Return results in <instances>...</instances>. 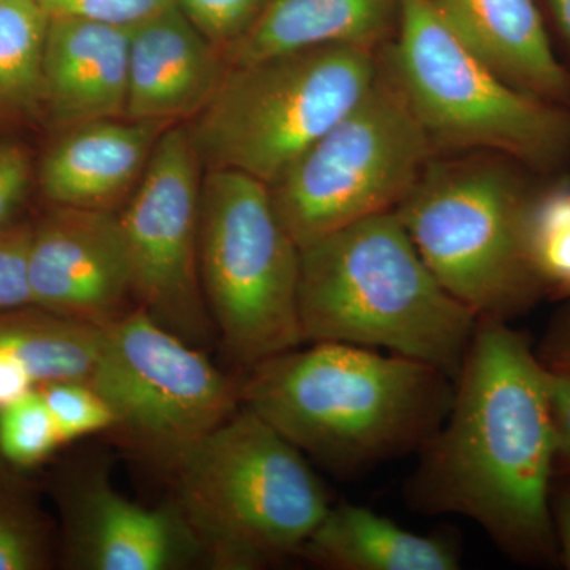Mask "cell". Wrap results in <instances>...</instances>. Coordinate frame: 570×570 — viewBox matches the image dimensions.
Here are the masks:
<instances>
[{"instance_id":"cell-31","label":"cell","mask_w":570,"mask_h":570,"mask_svg":"<svg viewBox=\"0 0 570 570\" xmlns=\"http://www.w3.org/2000/svg\"><path fill=\"white\" fill-rule=\"evenodd\" d=\"M558 560L570 569V480L557 479L550 498Z\"/></svg>"},{"instance_id":"cell-3","label":"cell","mask_w":570,"mask_h":570,"mask_svg":"<svg viewBox=\"0 0 570 570\" xmlns=\"http://www.w3.org/2000/svg\"><path fill=\"white\" fill-rule=\"evenodd\" d=\"M303 343L382 348L455 381L479 317L449 294L395 212L318 239L299 254Z\"/></svg>"},{"instance_id":"cell-16","label":"cell","mask_w":570,"mask_h":570,"mask_svg":"<svg viewBox=\"0 0 570 570\" xmlns=\"http://www.w3.org/2000/svg\"><path fill=\"white\" fill-rule=\"evenodd\" d=\"M456 39L521 92L570 108V71L535 0H430Z\"/></svg>"},{"instance_id":"cell-18","label":"cell","mask_w":570,"mask_h":570,"mask_svg":"<svg viewBox=\"0 0 570 570\" xmlns=\"http://www.w3.org/2000/svg\"><path fill=\"white\" fill-rule=\"evenodd\" d=\"M401 0H264L245 36L225 48L228 67L313 48L374 50L400 20Z\"/></svg>"},{"instance_id":"cell-33","label":"cell","mask_w":570,"mask_h":570,"mask_svg":"<svg viewBox=\"0 0 570 570\" xmlns=\"http://www.w3.org/2000/svg\"><path fill=\"white\" fill-rule=\"evenodd\" d=\"M538 355L547 366L570 370V306L551 324Z\"/></svg>"},{"instance_id":"cell-19","label":"cell","mask_w":570,"mask_h":570,"mask_svg":"<svg viewBox=\"0 0 570 570\" xmlns=\"http://www.w3.org/2000/svg\"><path fill=\"white\" fill-rule=\"evenodd\" d=\"M299 554L332 570L460 568V551L450 540L415 534L374 510L346 502L332 505Z\"/></svg>"},{"instance_id":"cell-27","label":"cell","mask_w":570,"mask_h":570,"mask_svg":"<svg viewBox=\"0 0 570 570\" xmlns=\"http://www.w3.org/2000/svg\"><path fill=\"white\" fill-rule=\"evenodd\" d=\"M31 238L32 225L9 224L0 228V313L32 305Z\"/></svg>"},{"instance_id":"cell-4","label":"cell","mask_w":570,"mask_h":570,"mask_svg":"<svg viewBox=\"0 0 570 570\" xmlns=\"http://www.w3.org/2000/svg\"><path fill=\"white\" fill-rule=\"evenodd\" d=\"M170 474L176 508L214 569H262L299 554L332 509L305 453L243 404Z\"/></svg>"},{"instance_id":"cell-32","label":"cell","mask_w":570,"mask_h":570,"mask_svg":"<svg viewBox=\"0 0 570 570\" xmlns=\"http://www.w3.org/2000/svg\"><path fill=\"white\" fill-rule=\"evenodd\" d=\"M37 389L36 381L20 360L0 348V411Z\"/></svg>"},{"instance_id":"cell-17","label":"cell","mask_w":570,"mask_h":570,"mask_svg":"<svg viewBox=\"0 0 570 570\" xmlns=\"http://www.w3.org/2000/svg\"><path fill=\"white\" fill-rule=\"evenodd\" d=\"M165 129L130 119L69 127L41 163L45 197L56 206L112 213L137 187Z\"/></svg>"},{"instance_id":"cell-30","label":"cell","mask_w":570,"mask_h":570,"mask_svg":"<svg viewBox=\"0 0 570 570\" xmlns=\"http://www.w3.org/2000/svg\"><path fill=\"white\" fill-rule=\"evenodd\" d=\"M546 367L554 444H557L554 480H570V370H558L547 365Z\"/></svg>"},{"instance_id":"cell-7","label":"cell","mask_w":570,"mask_h":570,"mask_svg":"<svg viewBox=\"0 0 570 570\" xmlns=\"http://www.w3.org/2000/svg\"><path fill=\"white\" fill-rule=\"evenodd\" d=\"M381 66L362 47L313 48L228 67L189 129L208 170L272 186L370 91Z\"/></svg>"},{"instance_id":"cell-29","label":"cell","mask_w":570,"mask_h":570,"mask_svg":"<svg viewBox=\"0 0 570 570\" xmlns=\"http://www.w3.org/2000/svg\"><path fill=\"white\" fill-rule=\"evenodd\" d=\"M29 154L13 141H0V228L10 224L31 186Z\"/></svg>"},{"instance_id":"cell-12","label":"cell","mask_w":570,"mask_h":570,"mask_svg":"<svg viewBox=\"0 0 570 570\" xmlns=\"http://www.w3.org/2000/svg\"><path fill=\"white\" fill-rule=\"evenodd\" d=\"M62 561L82 570H176L204 562L200 546L176 504L142 508L111 485L100 469L58 483Z\"/></svg>"},{"instance_id":"cell-25","label":"cell","mask_w":570,"mask_h":570,"mask_svg":"<svg viewBox=\"0 0 570 570\" xmlns=\"http://www.w3.org/2000/svg\"><path fill=\"white\" fill-rule=\"evenodd\" d=\"M37 389L50 409L62 444L115 426L110 406L89 382H48Z\"/></svg>"},{"instance_id":"cell-11","label":"cell","mask_w":570,"mask_h":570,"mask_svg":"<svg viewBox=\"0 0 570 570\" xmlns=\"http://www.w3.org/2000/svg\"><path fill=\"white\" fill-rule=\"evenodd\" d=\"M200 168L189 129L167 127L119 216L134 305L198 348L217 337L198 261Z\"/></svg>"},{"instance_id":"cell-28","label":"cell","mask_w":570,"mask_h":570,"mask_svg":"<svg viewBox=\"0 0 570 570\" xmlns=\"http://www.w3.org/2000/svg\"><path fill=\"white\" fill-rule=\"evenodd\" d=\"M48 17H75L132 28L175 0H37Z\"/></svg>"},{"instance_id":"cell-9","label":"cell","mask_w":570,"mask_h":570,"mask_svg":"<svg viewBox=\"0 0 570 570\" xmlns=\"http://www.w3.org/2000/svg\"><path fill=\"white\" fill-rule=\"evenodd\" d=\"M436 153L406 97L381 69L362 100L269 186L299 249L377 214L395 212Z\"/></svg>"},{"instance_id":"cell-20","label":"cell","mask_w":570,"mask_h":570,"mask_svg":"<svg viewBox=\"0 0 570 570\" xmlns=\"http://www.w3.org/2000/svg\"><path fill=\"white\" fill-rule=\"evenodd\" d=\"M102 337L104 326L39 306L0 313V348L20 360L37 387L58 381L88 382L99 358Z\"/></svg>"},{"instance_id":"cell-14","label":"cell","mask_w":570,"mask_h":570,"mask_svg":"<svg viewBox=\"0 0 570 570\" xmlns=\"http://www.w3.org/2000/svg\"><path fill=\"white\" fill-rule=\"evenodd\" d=\"M228 63L175 2L130 28L126 119L170 126L204 110Z\"/></svg>"},{"instance_id":"cell-24","label":"cell","mask_w":570,"mask_h":570,"mask_svg":"<svg viewBox=\"0 0 570 570\" xmlns=\"http://www.w3.org/2000/svg\"><path fill=\"white\" fill-rule=\"evenodd\" d=\"M62 445L58 428L39 389L0 411V456L17 469L50 459Z\"/></svg>"},{"instance_id":"cell-26","label":"cell","mask_w":570,"mask_h":570,"mask_svg":"<svg viewBox=\"0 0 570 570\" xmlns=\"http://www.w3.org/2000/svg\"><path fill=\"white\" fill-rule=\"evenodd\" d=\"M175 3L224 52L253 26L264 0H175Z\"/></svg>"},{"instance_id":"cell-21","label":"cell","mask_w":570,"mask_h":570,"mask_svg":"<svg viewBox=\"0 0 570 570\" xmlns=\"http://www.w3.org/2000/svg\"><path fill=\"white\" fill-rule=\"evenodd\" d=\"M48 17L37 0H0V116L45 105Z\"/></svg>"},{"instance_id":"cell-34","label":"cell","mask_w":570,"mask_h":570,"mask_svg":"<svg viewBox=\"0 0 570 570\" xmlns=\"http://www.w3.org/2000/svg\"><path fill=\"white\" fill-rule=\"evenodd\" d=\"M546 6L551 24L570 59V0H546Z\"/></svg>"},{"instance_id":"cell-23","label":"cell","mask_w":570,"mask_h":570,"mask_svg":"<svg viewBox=\"0 0 570 570\" xmlns=\"http://www.w3.org/2000/svg\"><path fill=\"white\" fill-rule=\"evenodd\" d=\"M527 246L543 296L570 299V178L540 187L528 216Z\"/></svg>"},{"instance_id":"cell-22","label":"cell","mask_w":570,"mask_h":570,"mask_svg":"<svg viewBox=\"0 0 570 570\" xmlns=\"http://www.w3.org/2000/svg\"><path fill=\"white\" fill-rule=\"evenodd\" d=\"M13 469L0 456V570L50 568L55 554L50 520Z\"/></svg>"},{"instance_id":"cell-8","label":"cell","mask_w":570,"mask_h":570,"mask_svg":"<svg viewBox=\"0 0 570 570\" xmlns=\"http://www.w3.org/2000/svg\"><path fill=\"white\" fill-rule=\"evenodd\" d=\"M299 254L266 184L208 170L200 197L202 285L217 340L243 370L305 344Z\"/></svg>"},{"instance_id":"cell-1","label":"cell","mask_w":570,"mask_h":570,"mask_svg":"<svg viewBox=\"0 0 570 570\" xmlns=\"http://www.w3.org/2000/svg\"><path fill=\"white\" fill-rule=\"evenodd\" d=\"M554 456L546 363L527 333L479 318L448 417L409 480V504L466 517L513 560L550 564L558 560Z\"/></svg>"},{"instance_id":"cell-5","label":"cell","mask_w":570,"mask_h":570,"mask_svg":"<svg viewBox=\"0 0 570 570\" xmlns=\"http://www.w3.org/2000/svg\"><path fill=\"white\" fill-rule=\"evenodd\" d=\"M528 171L502 156L431 163L395 209L439 284L479 318L510 322L543 296L528 257Z\"/></svg>"},{"instance_id":"cell-6","label":"cell","mask_w":570,"mask_h":570,"mask_svg":"<svg viewBox=\"0 0 570 570\" xmlns=\"http://www.w3.org/2000/svg\"><path fill=\"white\" fill-rule=\"evenodd\" d=\"M393 75L434 148L508 157L534 175L570 165V108L521 92L469 51L430 0H401Z\"/></svg>"},{"instance_id":"cell-2","label":"cell","mask_w":570,"mask_h":570,"mask_svg":"<svg viewBox=\"0 0 570 570\" xmlns=\"http://www.w3.org/2000/svg\"><path fill=\"white\" fill-rule=\"evenodd\" d=\"M245 373L243 406L341 475L422 450L453 400L436 367L352 344H302Z\"/></svg>"},{"instance_id":"cell-10","label":"cell","mask_w":570,"mask_h":570,"mask_svg":"<svg viewBox=\"0 0 570 570\" xmlns=\"http://www.w3.org/2000/svg\"><path fill=\"white\" fill-rule=\"evenodd\" d=\"M88 382L110 406L112 430L168 472L242 406L239 381L137 306L104 326Z\"/></svg>"},{"instance_id":"cell-13","label":"cell","mask_w":570,"mask_h":570,"mask_svg":"<svg viewBox=\"0 0 570 570\" xmlns=\"http://www.w3.org/2000/svg\"><path fill=\"white\" fill-rule=\"evenodd\" d=\"M32 305L107 326L129 313L132 273L119 216L56 206L32 225Z\"/></svg>"},{"instance_id":"cell-15","label":"cell","mask_w":570,"mask_h":570,"mask_svg":"<svg viewBox=\"0 0 570 570\" xmlns=\"http://www.w3.org/2000/svg\"><path fill=\"white\" fill-rule=\"evenodd\" d=\"M130 28L50 17L45 41V105L63 129L126 118Z\"/></svg>"}]
</instances>
